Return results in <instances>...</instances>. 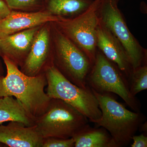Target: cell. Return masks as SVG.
Instances as JSON below:
<instances>
[{
  "label": "cell",
  "instance_id": "1",
  "mask_svg": "<svg viewBox=\"0 0 147 147\" xmlns=\"http://www.w3.org/2000/svg\"><path fill=\"white\" fill-rule=\"evenodd\" d=\"M3 59L7 74L0 75V98H15L35 121L47 111L51 100L45 91L47 85L45 72L35 76H27L7 58Z\"/></svg>",
  "mask_w": 147,
  "mask_h": 147
},
{
  "label": "cell",
  "instance_id": "2",
  "mask_svg": "<svg viewBox=\"0 0 147 147\" xmlns=\"http://www.w3.org/2000/svg\"><path fill=\"white\" fill-rule=\"evenodd\" d=\"M91 89L97 98L101 117L96 123L111 135L117 147L126 146L145 121L139 112H132L116 100L112 95Z\"/></svg>",
  "mask_w": 147,
  "mask_h": 147
},
{
  "label": "cell",
  "instance_id": "3",
  "mask_svg": "<svg viewBox=\"0 0 147 147\" xmlns=\"http://www.w3.org/2000/svg\"><path fill=\"white\" fill-rule=\"evenodd\" d=\"M46 93L51 98L60 99L71 105L92 123H96L101 117L97 98L89 86L83 88L66 79L53 64L45 68Z\"/></svg>",
  "mask_w": 147,
  "mask_h": 147
},
{
  "label": "cell",
  "instance_id": "4",
  "mask_svg": "<svg viewBox=\"0 0 147 147\" xmlns=\"http://www.w3.org/2000/svg\"><path fill=\"white\" fill-rule=\"evenodd\" d=\"M51 24L53 64L67 79L83 88L92 65L84 52Z\"/></svg>",
  "mask_w": 147,
  "mask_h": 147
},
{
  "label": "cell",
  "instance_id": "5",
  "mask_svg": "<svg viewBox=\"0 0 147 147\" xmlns=\"http://www.w3.org/2000/svg\"><path fill=\"white\" fill-rule=\"evenodd\" d=\"M88 119L63 100L51 98L47 111L35 121V125L43 139L72 138L87 125Z\"/></svg>",
  "mask_w": 147,
  "mask_h": 147
},
{
  "label": "cell",
  "instance_id": "6",
  "mask_svg": "<svg viewBox=\"0 0 147 147\" xmlns=\"http://www.w3.org/2000/svg\"><path fill=\"white\" fill-rule=\"evenodd\" d=\"M101 0H94L80 15L70 19L54 21L53 24L79 47L93 64L96 50V29L99 24V9Z\"/></svg>",
  "mask_w": 147,
  "mask_h": 147
},
{
  "label": "cell",
  "instance_id": "7",
  "mask_svg": "<svg viewBox=\"0 0 147 147\" xmlns=\"http://www.w3.org/2000/svg\"><path fill=\"white\" fill-rule=\"evenodd\" d=\"M87 83L91 88L98 92L118 95L134 112L140 111L139 100L131 94L129 84L123 73L100 51H97L95 60L87 76Z\"/></svg>",
  "mask_w": 147,
  "mask_h": 147
},
{
  "label": "cell",
  "instance_id": "8",
  "mask_svg": "<svg viewBox=\"0 0 147 147\" xmlns=\"http://www.w3.org/2000/svg\"><path fill=\"white\" fill-rule=\"evenodd\" d=\"M117 3L112 0H101L99 18L122 46L133 69L143 65L146 53L129 30Z\"/></svg>",
  "mask_w": 147,
  "mask_h": 147
},
{
  "label": "cell",
  "instance_id": "9",
  "mask_svg": "<svg viewBox=\"0 0 147 147\" xmlns=\"http://www.w3.org/2000/svg\"><path fill=\"white\" fill-rule=\"evenodd\" d=\"M50 22L43 24L37 32L26 58L20 67L24 74L35 76L44 72L53 64L52 40Z\"/></svg>",
  "mask_w": 147,
  "mask_h": 147
},
{
  "label": "cell",
  "instance_id": "10",
  "mask_svg": "<svg viewBox=\"0 0 147 147\" xmlns=\"http://www.w3.org/2000/svg\"><path fill=\"white\" fill-rule=\"evenodd\" d=\"M62 19L50 15L44 11L28 12L11 10L10 13L0 21V38L45 23Z\"/></svg>",
  "mask_w": 147,
  "mask_h": 147
},
{
  "label": "cell",
  "instance_id": "11",
  "mask_svg": "<svg viewBox=\"0 0 147 147\" xmlns=\"http://www.w3.org/2000/svg\"><path fill=\"white\" fill-rule=\"evenodd\" d=\"M41 26L0 38V55L2 58H7L18 67H21L28 54L34 37Z\"/></svg>",
  "mask_w": 147,
  "mask_h": 147
},
{
  "label": "cell",
  "instance_id": "12",
  "mask_svg": "<svg viewBox=\"0 0 147 147\" xmlns=\"http://www.w3.org/2000/svg\"><path fill=\"white\" fill-rule=\"evenodd\" d=\"M96 47L99 51L129 79L132 68L127 55L118 40L100 20L96 29Z\"/></svg>",
  "mask_w": 147,
  "mask_h": 147
},
{
  "label": "cell",
  "instance_id": "13",
  "mask_svg": "<svg viewBox=\"0 0 147 147\" xmlns=\"http://www.w3.org/2000/svg\"><path fill=\"white\" fill-rule=\"evenodd\" d=\"M43 138L35 125L10 121L0 125V143L9 147H42Z\"/></svg>",
  "mask_w": 147,
  "mask_h": 147
},
{
  "label": "cell",
  "instance_id": "14",
  "mask_svg": "<svg viewBox=\"0 0 147 147\" xmlns=\"http://www.w3.org/2000/svg\"><path fill=\"white\" fill-rule=\"evenodd\" d=\"M94 0H42L43 9L61 19L76 17L91 5Z\"/></svg>",
  "mask_w": 147,
  "mask_h": 147
},
{
  "label": "cell",
  "instance_id": "15",
  "mask_svg": "<svg viewBox=\"0 0 147 147\" xmlns=\"http://www.w3.org/2000/svg\"><path fill=\"white\" fill-rule=\"evenodd\" d=\"M75 147H117L110 133L102 127L87 125L72 137Z\"/></svg>",
  "mask_w": 147,
  "mask_h": 147
},
{
  "label": "cell",
  "instance_id": "16",
  "mask_svg": "<svg viewBox=\"0 0 147 147\" xmlns=\"http://www.w3.org/2000/svg\"><path fill=\"white\" fill-rule=\"evenodd\" d=\"M17 121L27 126L35 125L32 118L21 102L13 96L0 98V125L4 123Z\"/></svg>",
  "mask_w": 147,
  "mask_h": 147
},
{
  "label": "cell",
  "instance_id": "17",
  "mask_svg": "<svg viewBox=\"0 0 147 147\" xmlns=\"http://www.w3.org/2000/svg\"><path fill=\"white\" fill-rule=\"evenodd\" d=\"M129 90L131 94L136 96L140 92L147 89V66L142 65L132 69L129 79Z\"/></svg>",
  "mask_w": 147,
  "mask_h": 147
},
{
  "label": "cell",
  "instance_id": "18",
  "mask_svg": "<svg viewBox=\"0 0 147 147\" xmlns=\"http://www.w3.org/2000/svg\"><path fill=\"white\" fill-rule=\"evenodd\" d=\"M11 10L35 12L43 9L42 0H5Z\"/></svg>",
  "mask_w": 147,
  "mask_h": 147
},
{
  "label": "cell",
  "instance_id": "19",
  "mask_svg": "<svg viewBox=\"0 0 147 147\" xmlns=\"http://www.w3.org/2000/svg\"><path fill=\"white\" fill-rule=\"evenodd\" d=\"M74 141L72 138L67 139L55 137L44 138L42 147H74Z\"/></svg>",
  "mask_w": 147,
  "mask_h": 147
},
{
  "label": "cell",
  "instance_id": "20",
  "mask_svg": "<svg viewBox=\"0 0 147 147\" xmlns=\"http://www.w3.org/2000/svg\"><path fill=\"white\" fill-rule=\"evenodd\" d=\"M133 144L131 145V147H147V137L144 134L136 136L134 135L132 137Z\"/></svg>",
  "mask_w": 147,
  "mask_h": 147
},
{
  "label": "cell",
  "instance_id": "21",
  "mask_svg": "<svg viewBox=\"0 0 147 147\" xmlns=\"http://www.w3.org/2000/svg\"><path fill=\"white\" fill-rule=\"evenodd\" d=\"M11 10L5 0H0V21L6 17Z\"/></svg>",
  "mask_w": 147,
  "mask_h": 147
},
{
  "label": "cell",
  "instance_id": "22",
  "mask_svg": "<svg viewBox=\"0 0 147 147\" xmlns=\"http://www.w3.org/2000/svg\"><path fill=\"white\" fill-rule=\"evenodd\" d=\"M3 70L2 67L0 65V75H2L3 73Z\"/></svg>",
  "mask_w": 147,
  "mask_h": 147
},
{
  "label": "cell",
  "instance_id": "23",
  "mask_svg": "<svg viewBox=\"0 0 147 147\" xmlns=\"http://www.w3.org/2000/svg\"><path fill=\"white\" fill-rule=\"evenodd\" d=\"M112 1H115L117 3H118L119 0H112Z\"/></svg>",
  "mask_w": 147,
  "mask_h": 147
},
{
  "label": "cell",
  "instance_id": "24",
  "mask_svg": "<svg viewBox=\"0 0 147 147\" xmlns=\"http://www.w3.org/2000/svg\"><path fill=\"white\" fill-rule=\"evenodd\" d=\"M2 145H4V146H5V145H4L3 144H2V143H0V147L2 146H1Z\"/></svg>",
  "mask_w": 147,
  "mask_h": 147
}]
</instances>
